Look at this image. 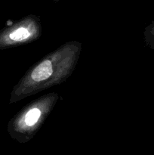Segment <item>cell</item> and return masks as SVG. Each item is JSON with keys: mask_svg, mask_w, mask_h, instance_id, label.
<instances>
[{"mask_svg": "<svg viewBox=\"0 0 154 155\" xmlns=\"http://www.w3.org/2000/svg\"><path fill=\"white\" fill-rule=\"evenodd\" d=\"M81 51V42L69 41L41 58L16 85L11 102H16L66 81L73 73Z\"/></svg>", "mask_w": 154, "mask_h": 155, "instance_id": "1", "label": "cell"}, {"mask_svg": "<svg viewBox=\"0 0 154 155\" xmlns=\"http://www.w3.org/2000/svg\"><path fill=\"white\" fill-rule=\"evenodd\" d=\"M59 99L58 94L50 92L24 106L10 124L12 137L21 143L30 142L43 125Z\"/></svg>", "mask_w": 154, "mask_h": 155, "instance_id": "2", "label": "cell"}, {"mask_svg": "<svg viewBox=\"0 0 154 155\" xmlns=\"http://www.w3.org/2000/svg\"><path fill=\"white\" fill-rule=\"evenodd\" d=\"M40 18L30 15L11 26L0 36V45L18 46L34 42L42 35Z\"/></svg>", "mask_w": 154, "mask_h": 155, "instance_id": "3", "label": "cell"}, {"mask_svg": "<svg viewBox=\"0 0 154 155\" xmlns=\"http://www.w3.org/2000/svg\"><path fill=\"white\" fill-rule=\"evenodd\" d=\"M143 37L146 45L154 49V20L149 26L146 27L143 32Z\"/></svg>", "mask_w": 154, "mask_h": 155, "instance_id": "4", "label": "cell"}]
</instances>
